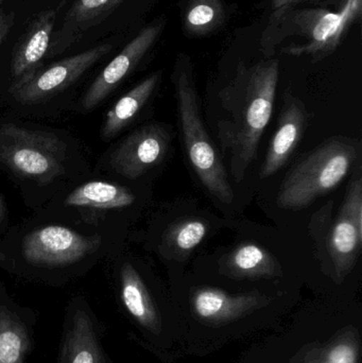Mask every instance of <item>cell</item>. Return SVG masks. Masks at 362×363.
<instances>
[{
	"instance_id": "obj_18",
	"label": "cell",
	"mask_w": 362,
	"mask_h": 363,
	"mask_svg": "<svg viewBox=\"0 0 362 363\" xmlns=\"http://www.w3.org/2000/svg\"><path fill=\"white\" fill-rule=\"evenodd\" d=\"M123 258L115 264L121 302L132 317L148 324L153 318V308L146 285L135 264L127 257Z\"/></svg>"
},
{
	"instance_id": "obj_23",
	"label": "cell",
	"mask_w": 362,
	"mask_h": 363,
	"mask_svg": "<svg viewBox=\"0 0 362 363\" xmlns=\"http://www.w3.org/2000/svg\"><path fill=\"white\" fill-rule=\"evenodd\" d=\"M356 355L354 350L348 345H339L331 352L329 363H355Z\"/></svg>"
},
{
	"instance_id": "obj_16",
	"label": "cell",
	"mask_w": 362,
	"mask_h": 363,
	"mask_svg": "<svg viewBox=\"0 0 362 363\" xmlns=\"http://www.w3.org/2000/svg\"><path fill=\"white\" fill-rule=\"evenodd\" d=\"M125 0H76L66 14L63 27L53 34L48 57L62 55L91 28L103 21Z\"/></svg>"
},
{
	"instance_id": "obj_8",
	"label": "cell",
	"mask_w": 362,
	"mask_h": 363,
	"mask_svg": "<svg viewBox=\"0 0 362 363\" xmlns=\"http://www.w3.org/2000/svg\"><path fill=\"white\" fill-rule=\"evenodd\" d=\"M361 8L362 0H346L338 12L325 9L278 11L274 15V29L270 30L268 40L280 42L289 36H301L305 40L303 45H290L283 48L282 52L323 59L339 46L351 26L361 17Z\"/></svg>"
},
{
	"instance_id": "obj_19",
	"label": "cell",
	"mask_w": 362,
	"mask_h": 363,
	"mask_svg": "<svg viewBox=\"0 0 362 363\" xmlns=\"http://www.w3.org/2000/svg\"><path fill=\"white\" fill-rule=\"evenodd\" d=\"M225 21L220 0H189L183 18V29L189 36H204L216 31Z\"/></svg>"
},
{
	"instance_id": "obj_10",
	"label": "cell",
	"mask_w": 362,
	"mask_h": 363,
	"mask_svg": "<svg viewBox=\"0 0 362 363\" xmlns=\"http://www.w3.org/2000/svg\"><path fill=\"white\" fill-rule=\"evenodd\" d=\"M164 21L142 29L91 81L77 101L74 113L87 115L97 110L140 65L161 36Z\"/></svg>"
},
{
	"instance_id": "obj_2",
	"label": "cell",
	"mask_w": 362,
	"mask_h": 363,
	"mask_svg": "<svg viewBox=\"0 0 362 363\" xmlns=\"http://www.w3.org/2000/svg\"><path fill=\"white\" fill-rule=\"evenodd\" d=\"M121 235L91 232L32 215L0 236V269L60 286L87 274L120 250Z\"/></svg>"
},
{
	"instance_id": "obj_28",
	"label": "cell",
	"mask_w": 362,
	"mask_h": 363,
	"mask_svg": "<svg viewBox=\"0 0 362 363\" xmlns=\"http://www.w3.org/2000/svg\"><path fill=\"white\" fill-rule=\"evenodd\" d=\"M344 4H346V0H344Z\"/></svg>"
},
{
	"instance_id": "obj_7",
	"label": "cell",
	"mask_w": 362,
	"mask_h": 363,
	"mask_svg": "<svg viewBox=\"0 0 362 363\" xmlns=\"http://www.w3.org/2000/svg\"><path fill=\"white\" fill-rule=\"evenodd\" d=\"M361 144L352 138H332L305 155L283 181L278 194L281 208L299 211L333 191L358 159Z\"/></svg>"
},
{
	"instance_id": "obj_26",
	"label": "cell",
	"mask_w": 362,
	"mask_h": 363,
	"mask_svg": "<svg viewBox=\"0 0 362 363\" xmlns=\"http://www.w3.org/2000/svg\"><path fill=\"white\" fill-rule=\"evenodd\" d=\"M302 1H304V0H271V6L274 12H278V11L291 8L293 4H299V2Z\"/></svg>"
},
{
	"instance_id": "obj_6",
	"label": "cell",
	"mask_w": 362,
	"mask_h": 363,
	"mask_svg": "<svg viewBox=\"0 0 362 363\" xmlns=\"http://www.w3.org/2000/svg\"><path fill=\"white\" fill-rule=\"evenodd\" d=\"M172 82L185 150L191 166L202 185L212 196L221 202L231 204L234 200L233 188L227 169L202 121L193 67L189 57L183 53L176 59Z\"/></svg>"
},
{
	"instance_id": "obj_11",
	"label": "cell",
	"mask_w": 362,
	"mask_h": 363,
	"mask_svg": "<svg viewBox=\"0 0 362 363\" xmlns=\"http://www.w3.org/2000/svg\"><path fill=\"white\" fill-rule=\"evenodd\" d=\"M362 249V181L361 166L353 176L327 241V251L336 270L346 273L358 259Z\"/></svg>"
},
{
	"instance_id": "obj_20",
	"label": "cell",
	"mask_w": 362,
	"mask_h": 363,
	"mask_svg": "<svg viewBox=\"0 0 362 363\" xmlns=\"http://www.w3.org/2000/svg\"><path fill=\"white\" fill-rule=\"evenodd\" d=\"M233 272L242 275H268L276 272L278 262L271 253L256 243H240L227 257Z\"/></svg>"
},
{
	"instance_id": "obj_4",
	"label": "cell",
	"mask_w": 362,
	"mask_h": 363,
	"mask_svg": "<svg viewBox=\"0 0 362 363\" xmlns=\"http://www.w3.org/2000/svg\"><path fill=\"white\" fill-rule=\"evenodd\" d=\"M132 182L91 172L57 192L34 215L91 232L121 235L140 202Z\"/></svg>"
},
{
	"instance_id": "obj_17",
	"label": "cell",
	"mask_w": 362,
	"mask_h": 363,
	"mask_svg": "<svg viewBox=\"0 0 362 363\" xmlns=\"http://www.w3.org/2000/svg\"><path fill=\"white\" fill-rule=\"evenodd\" d=\"M25 318L0 283V363H25L31 349V328Z\"/></svg>"
},
{
	"instance_id": "obj_14",
	"label": "cell",
	"mask_w": 362,
	"mask_h": 363,
	"mask_svg": "<svg viewBox=\"0 0 362 363\" xmlns=\"http://www.w3.org/2000/svg\"><path fill=\"white\" fill-rule=\"evenodd\" d=\"M305 104L291 91L284 94L278 129L270 143L259 176L267 179L282 169L290 160L307 128Z\"/></svg>"
},
{
	"instance_id": "obj_25",
	"label": "cell",
	"mask_w": 362,
	"mask_h": 363,
	"mask_svg": "<svg viewBox=\"0 0 362 363\" xmlns=\"http://www.w3.org/2000/svg\"><path fill=\"white\" fill-rule=\"evenodd\" d=\"M11 226V216L4 196L0 192V236L4 234Z\"/></svg>"
},
{
	"instance_id": "obj_27",
	"label": "cell",
	"mask_w": 362,
	"mask_h": 363,
	"mask_svg": "<svg viewBox=\"0 0 362 363\" xmlns=\"http://www.w3.org/2000/svg\"><path fill=\"white\" fill-rule=\"evenodd\" d=\"M4 1H6V0H0V4H2Z\"/></svg>"
},
{
	"instance_id": "obj_24",
	"label": "cell",
	"mask_w": 362,
	"mask_h": 363,
	"mask_svg": "<svg viewBox=\"0 0 362 363\" xmlns=\"http://www.w3.org/2000/svg\"><path fill=\"white\" fill-rule=\"evenodd\" d=\"M13 21H14L13 14H8L4 11H0V51H1L2 45H4L6 36L10 33Z\"/></svg>"
},
{
	"instance_id": "obj_13",
	"label": "cell",
	"mask_w": 362,
	"mask_h": 363,
	"mask_svg": "<svg viewBox=\"0 0 362 363\" xmlns=\"http://www.w3.org/2000/svg\"><path fill=\"white\" fill-rule=\"evenodd\" d=\"M55 21L57 12L51 9L43 11L32 19L27 31L13 48L8 83L2 94L44 66V61L48 57Z\"/></svg>"
},
{
	"instance_id": "obj_22",
	"label": "cell",
	"mask_w": 362,
	"mask_h": 363,
	"mask_svg": "<svg viewBox=\"0 0 362 363\" xmlns=\"http://www.w3.org/2000/svg\"><path fill=\"white\" fill-rule=\"evenodd\" d=\"M229 305L227 296L216 290H202L196 296L195 306L201 317L210 318L218 315Z\"/></svg>"
},
{
	"instance_id": "obj_15",
	"label": "cell",
	"mask_w": 362,
	"mask_h": 363,
	"mask_svg": "<svg viewBox=\"0 0 362 363\" xmlns=\"http://www.w3.org/2000/svg\"><path fill=\"white\" fill-rule=\"evenodd\" d=\"M162 72L145 78L121 96L106 112L100 125L99 138L103 143L114 142L140 116L161 82Z\"/></svg>"
},
{
	"instance_id": "obj_1",
	"label": "cell",
	"mask_w": 362,
	"mask_h": 363,
	"mask_svg": "<svg viewBox=\"0 0 362 363\" xmlns=\"http://www.w3.org/2000/svg\"><path fill=\"white\" fill-rule=\"evenodd\" d=\"M0 172L33 213L93 172L86 147L69 130L0 115Z\"/></svg>"
},
{
	"instance_id": "obj_5",
	"label": "cell",
	"mask_w": 362,
	"mask_h": 363,
	"mask_svg": "<svg viewBox=\"0 0 362 363\" xmlns=\"http://www.w3.org/2000/svg\"><path fill=\"white\" fill-rule=\"evenodd\" d=\"M111 50V45H99L50 65L42 66L0 96L4 114L32 121L61 116L67 112L63 98Z\"/></svg>"
},
{
	"instance_id": "obj_12",
	"label": "cell",
	"mask_w": 362,
	"mask_h": 363,
	"mask_svg": "<svg viewBox=\"0 0 362 363\" xmlns=\"http://www.w3.org/2000/svg\"><path fill=\"white\" fill-rule=\"evenodd\" d=\"M59 363H104L95 315L81 296L68 305Z\"/></svg>"
},
{
	"instance_id": "obj_9",
	"label": "cell",
	"mask_w": 362,
	"mask_h": 363,
	"mask_svg": "<svg viewBox=\"0 0 362 363\" xmlns=\"http://www.w3.org/2000/svg\"><path fill=\"white\" fill-rule=\"evenodd\" d=\"M170 142V132L164 125H140L112 142L98 157L93 172L108 178L136 183L164 161Z\"/></svg>"
},
{
	"instance_id": "obj_21",
	"label": "cell",
	"mask_w": 362,
	"mask_h": 363,
	"mask_svg": "<svg viewBox=\"0 0 362 363\" xmlns=\"http://www.w3.org/2000/svg\"><path fill=\"white\" fill-rule=\"evenodd\" d=\"M206 233L208 226L201 220H185L170 230L168 241L178 251H193L202 242Z\"/></svg>"
},
{
	"instance_id": "obj_3",
	"label": "cell",
	"mask_w": 362,
	"mask_h": 363,
	"mask_svg": "<svg viewBox=\"0 0 362 363\" xmlns=\"http://www.w3.org/2000/svg\"><path fill=\"white\" fill-rule=\"evenodd\" d=\"M280 76V61L268 59L253 65L240 63L235 78L219 93L227 119L219 121L218 136L230 170L240 183L256 160L259 142L271 119Z\"/></svg>"
}]
</instances>
